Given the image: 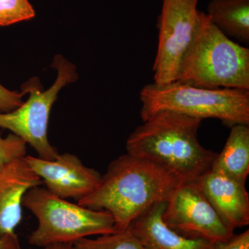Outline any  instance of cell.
Segmentation results:
<instances>
[{"instance_id": "obj_1", "label": "cell", "mask_w": 249, "mask_h": 249, "mask_svg": "<svg viewBox=\"0 0 249 249\" xmlns=\"http://www.w3.org/2000/svg\"><path fill=\"white\" fill-rule=\"evenodd\" d=\"M183 181L163 165L127 153L109 163L98 188L78 204L107 211L116 231H122L152 206L166 201Z\"/></svg>"}, {"instance_id": "obj_2", "label": "cell", "mask_w": 249, "mask_h": 249, "mask_svg": "<svg viewBox=\"0 0 249 249\" xmlns=\"http://www.w3.org/2000/svg\"><path fill=\"white\" fill-rule=\"evenodd\" d=\"M202 121L171 111L157 112L129 136L127 153L163 165L183 181H196L211 170L217 155L198 140Z\"/></svg>"}, {"instance_id": "obj_3", "label": "cell", "mask_w": 249, "mask_h": 249, "mask_svg": "<svg viewBox=\"0 0 249 249\" xmlns=\"http://www.w3.org/2000/svg\"><path fill=\"white\" fill-rule=\"evenodd\" d=\"M177 81L206 89L249 90V49L235 43L201 12Z\"/></svg>"}, {"instance_id": "obj_4", "label": "cell", "mask_w": 249, "mask_h": 249, "mask_svg": "<svg viewBox=\"0 0 249 249\" xmlns=\"http://www.w3.org/2000/svg\"><path fill=\"white\" fill-rule=\"evenodd\" d=\"M142 122L157 112L171 111L204 119H216L226 125H249V90L206 89L178 81L164 85L150 83L140 92Z\"/></svg>"}, {"instance_id": "obj_5", "label": "cell", "mask_w": 249, "mask_h": 249, "mask_svg": "<svg viewBox=\"0 0 249 249\" xmlns=\"http://www.w3.org/2000/svg\"><path fill=\"white\" fill-rule=\"evenodd\" d=\"M22 206L34 214L37 227L28 237L31 245L45 247L73 243L88 236L117 232L112 216L106 211L83 207L37 186L25 193Z\"/></svg>"}, {"instance_id": "obj_6", "label": "cell", "mask_w": 249, "mask_h": 249, "mask_svg": "<svg viewBox=\"0 0 249 249\" xmlns=\"http://www.w3.org/2000/svg\"><path fill=\"white\" fill-rule=\"evenodd\" d=\"M52 67L58 71V76L49 89L44 91L38 78H31L22 87L24 95L29 93L27 101L14 111L0 113V127L20 137L36 150L38 157L48 160H55L60 155L48 139L52 106L60 89L78 79L76 67L62 55H55Z\"/></svg>"}, {"instance_id": "obj_7", "label": "cell", "mask_w": 249, "mask_h": 249, "mask_svg": "<svg viewBox=\"0 0 249 249\" xmlns=\"http://www.w3.org/2000/svg\"><path fill=\"white\" fill-rule=\"evenodd\" d=\"M199 0H162L157 18L158 47L153 65L154 83L177 81L181 60L199 26Z\"/></svg>"}, {"instance_id": "obj_8", "label": "cell", "mask_w": 249, "mask_h": 249, "mask_svg": "<svg viewBox=\"0 0 249 249\" xmlns=\"http://www.w3.org/2000/svg\"><path fill=\"white\" fill-rule=\"evenodd\" d=\"M163 222L180 235L217 243L234 232L222 222L197 180L183 181L165 201Z\"/></svg>"}, {"instance_id": "obj_9", "label": "cell", "mask_w": 249, "mask_h": 249, "mask_svg": "<svg viewBox=\"0 0 249 249\" xmlns=\"http://www.w3.org/2000/svg\"><path fill=\"white\" fill-rule=\"evenodd\" d=\"M25 159L45 188L62 199L79 201L93 193L101 183L102 175L83 164L79 157L73 154H60L52 160L31 155H26Z\"/></svg>"}, {"instance_id": "obj_10", "label": "cell", "mask_w": 249, "mask_h": 249, "mask_svg": "<svg viewBox=\"0 0 249 249\" xmlns=\"http://www.w3.org/2000/svg\"><path fill=\"white\" fill-rule=\"evenodd\" d=\"M42 183L25 157L0 164V239L15 232L22 219L24 195Z\"/></svg>"}, {"instance_id": "obj_11", "label": "cell", "mask_w": 249, "mask_h": 249, "mask_svg": "<svg viewBox=\"0 0 249 249\" xmlns=\"http://www.w3.org/2000/svg\"><path fill=\"white\" fill-rule=\"evenodd\" d=\"M224 224L231 231L249 224V196L246 185L209 170L197 180Z\"/></svg>"}, {"instance_id": "obj_12", "label": "cell", "mask_w": 249, "mask_h": 249, "mask_svg": "<svg viewBox=\"0 0 249 249\" xmlns=\"http://www.w3.org/2000/svg\"><path fill=\"white\" fill-rule=\"evenodd\" d=\"M165 202L152 206L134 219L129 229L145 249H214L215 243L187 238L165 225L162 214Z\"/></svg>"}, {"instance_id": "obj_13", "label": "cell", "mask_w": 249, "mask_h": 249, "mask_svg": "<svg viewBox=\"0 0 249 249\" xmlns=\"http://www.w3.org/2000/svg\"><path fill=\"white\" fill-rule=\"evenodd\" d=\"M211 170L246 185L249 174V125L235 124Z\"/></svg>"}, {"instance_id": "obj_14", "label": "cell", "mask_w": 249, "mask_h": 249, "mask_svg": "<svg viewBox=\"0 0 249 249\" xmlns=\"http://www.w3.org/2000/svg\"><path fill=\"white\" fill-rule=\"evenodd\" d=\"M206 14L228 37L248 43L249 0H211Z\"/></svg>"}, {"instance_id": "obj_15", "label": "cell", "mask_w": 249, "mask_h": 249, "mask_svg": "<svg viewBox=\"0 0 249 249\" xmlns=\"http://www.w3.org/2000/svg\"><path fill=\"white\" fill-rule=\"evenodd\" d=\"M71 249H145L129 228L122 231L102 235L96 239L88 237L72 243Z\"/></svg>"}, {"instance_id": "obj_16", "label": "cell", "mask_w": 249, "mask_h": 249, "mask_svg": "<svg viewBox=\"0 0 249 249\" xmlns=\"http://www.w3.org/2000/svg\"><path fill=\"white\" fill-rule=\"evenodd\" d=\"M29 0H0V26H9L35 17Z\"/></svg>"}, {"instance_id": "obj_17", "label": "cell", "mask_w": 249, "mask_h": 249, "mask_svg": "<svg viewBox=\"0 0 249 249\" xmlns=\"http://www.w3.org/2000/svg\"><path fill=\"white\" fill-rule=\"evenodd\" d=\"M27 155V143L20 137L10 134L3 138L0 133V164Z\"/></svg>"}, {"instance_id": "obj_18", "label": "cell", "mask_w": 249, "mask_h": 249, "mask_svg": "<svg viewBox=\"0 0 249 249\" xmlns=\"http://www.w3.org/2000/svg\"><path fill=\"white\" fill-rule=\"evenodd\" d=\"M24 93L11 91L0 84V113L15 110L22 106Z\"/></svg>"}, {"instance_id": "obj_19", "label": "cell", "mask_w": 249, "mask_h": 249, "mask_svg": "<svg viewBox=\"0 0 249 249\" xmlns=\"http://www.w3.org/2000/svg\"><path fill=\"white\" fill-rule=\"evenodd\" d=\"M214 249H249V230L238 235L233 234L227 240L215 243Z\"/></svg>"}, {"instance_id": "obj_20", "label": "cell", "mask_w": 249, "mask_h": 249, "mask_svg": "<svg viewBox=\"0 0 249 249\" xmlns=\"http://www.w3.org/2000/svg\"><path fill=\"white\" fill-rule=\"evenodd\" d=\"M0 249H22L17 234L13 232L0 239Z\"/></svg>"}, {"instance_id": "obj_21", "label": "cell", "mask_w": 249, "mask_h": 249, "mask_svg": "<svg viewBox=\"0 0 249 249\" xmlns=\"http://www.w3.org/2000/svg\"><path fill=\"white\" fill-rule=\"evenodd\" d=\"M71 246L72 243L71 242H69V243H59L49 246V247H45L44 249H71Z\"/></svg>"}]
</instances>
